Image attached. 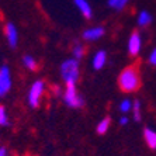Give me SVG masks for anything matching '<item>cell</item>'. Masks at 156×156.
Masks as SVG:
<instances>
[{
	"instance_id": "obj_1",
	"label": "cell",
	"mask_w": 156,
	"mask_h": 156,
	"mask_svg": "<svg viewBox=\"0 0 156 156\" xmlns=\"http://www.w3.org/2000/svg\"><path fill=\"white\" fill-rule=\"evenodd\" d=\"M118 86L124 93H134L141 87V72L139 65H129L118 76Z\"/></svg>"
},
{
	"instance_id": "obj_2",
	"label": "cell",
	"mask_w": 156,
	"mask_h": 156,
	"mask_svg": "<svg viewBox=\"0 0 156 156\" xmlns=\"http://www.w3.org/2000/svg\"><path fill=\"white\" fill-rule=\"evenodd\" d=\"M61 76L66 83H76L79 79V62H77V59H68L62 63Z\"/></svg>"
},
{
	"instance_id": "obj_3",
	"label": "cell",
	"mask_w": 156,
	"mask_h": 156,
	"mask_svg": "<svg viewBox=\"0 0 156 156\" xmlns=\"http://www.w3.org/2000/svg\"><path fill=\"white\" fill-rule=\"evenodd\" d=\"M63 101L69 105V107H72V108L83 107L84 101H83V98L77 94L76 83H66V89H65V93H63Z\"/></svg>"
},
{
	"instance_id": "obj_4",
	"label": "cell",
	"mask_w": 156,
	"mask_h": 156,
	"mask_svg": "<svg viewBox=\"0 0 156 156\" xmlns=\"http://www.w3.org/2000/svg\"><path fill=\"white\" fill-rule=\"evenodd\" d=\"M44 90H45V84H44L42 80H37V82H34V84L31 86L30 93H28V103L33 108L38 107L40 100H41V96L44 94Z\"/></svg>"
},
{
	"instance_id": "obj_5",
	"label": "cell",
	"mask_w": 156,
	"mask_h": 156,
	"mask_svg": "<svg viewBox=\"0 0 156 156\" xmlns=\"http://www.w3.org/2000/svg\"><path fill=\"white\" fill-rule=\"evenodd\" d=\"M141 47H142V38H141V34L138 31H134L131 34L129 40H128V52H129L131 56H138L139 51H141Z\"/></svg>"
},
{
	"instance_id": "obj_6",
	"label": "cell",
	"mask_w": 156,
	"mask_h": 156,
	"mask_svg": "<svg viewBox=\"0 0 156 156\" xmlns=\"http://www.w3.org/2000/svg\"><path fill=\"white\" fill-rule=\"evenodd\" d=\"M11 87V75L7 66L0 69V97L4 96Z\"/></svg>"
},
{
	"instance_id": "obj_7",
	"label": "cell",
	"mask_w": 156,
	"mask_h": 156,
	"mask_svg": "<svg viewBox=\"0 0 156 156\" xmlns=\"http://www.w3.org/2000/svg\"><path fill=\"white\" fill-rule=\"evenodd\" d=\"M4 33H6V38H7V41H9V45H10L11 48L17 47L18 34H17V30H16V27H14L13 23H7V24H6Z\"/></svg>"
},
{
	"instance_id": "obj_8",
	"label": "cell",
	"mask_w": 156,
	"mask_h": 156,
	"mask_svg": "<svg viewBox=\"0 0 156 156\" xmlns=\"http://www.w3.org/2000/svg\"><path fill=\"white\" fill-rule=\"evenodd\" d=\"M104 34V28L103 27H94V28H89L83 33V40L86 41H96L98 38H101Z\"/></svg>"
},
{
	"instance_id": "obj_9",
	"label": "cell",
	"mask_w": 156,
	"mask_h": 156,
	"mask_svg": "<svg viewBox=\"0 0 156 156\" xmlns=\"http://www.w3.org/2000/svg\"><path fill=\"white\" fill-rule=\"evenodd\" d=\"M75 4L77 6V9H79V11L83 14L84 18H87V20H90L91 18V7L90 4L87 3L86 0H75Z\"/></svg>"
},
{
	"instance_id": "obj_10",
	"label": "cell",
	"mask_w": 156,
	"mask_h": 156,
	"mask_svg": "<svg viewBox=\"0 0 156 156\" xmlns=\"http://www.w3.org/2000/svg\"><path fill=\"white\" fill-rule=\"evenodd\" d=\"M144 139L151 149H156V132L153 129L145 128L144 129Z\"/></svg>"
},
{
	"instance_id": "obj_11",
	"label": "cell",
	"mask_w": 156,
	"mask_h": 156,
	"mask_svg": "<svg viewBox=\"0 0 156 156\" xmlns=\"http://www.w3.org/2000/svg\"><path fill=\"white\" fill-rule=\"evenodd\" d=\"M105 61H107V54L104 51H98L93 58V68L96 70H100L105 65Z\"/></svg>"
},
{
	"instance_id": "obj_12",
	"label": "cell",
	"mask_w": 156,
	"mask_h": 156,
	"mask_svg": "<svg viewBox=\"0 0 156 156\" xmlns=\"http://www.w3.org/2000/svg\"><path fill=\"white\" fill-rule=\"evenodd\" d=\"M110 118L108 117H105V118H103L100 122H98V125H97V134L98 135H104L107 131H108V128H110Z\"/></svg>"
},
{
	"instance_id": "obj_13",
	"label": "cell",
	"mask_w": 156,
	"mask_h": 156,
	"mask_svg": "<svg viewBox=\"0 0 156 156\" xmlns=\"http://www.w3.org/2000/svg\"><path fill=\"white\" fill-rule=\"evenodd\" d=\"M151 21H152V17H151V14H149L148 11H141L138 16V24L141 27H145L148 26V24H151Z\"/></svg>"
},
{
	"instance_id": "obj_14",
	"label": "cell",
	"mask_w": 156,
	"mask_h": 156,
	"mask_svg": "<svg viewBox=\"0 0 156 156\" xmlns=\"http://www.w3.org/2000/svg\"><path fill=\"white\" fill-rule=\"evenodd\" d=\"M23 62H24L26 68H28L30 70H37L38 69V63H37V61L33 58V56H30V55H26L24 59H23Z\"/></svg>"
},
{
	"instance_id": "obj_15",
	"label": "cell",
	"mask_w": 156,
	"mask_h": 156,
	"mask_svg": "<svg viewBox=\"0 0 156 156\" xmlns=\"http://www.w3.org/2000/svg\"><path fill=\"white\" fill-rule=\"evenodd\" d=\"M127 2L128 0H108V6L115 10H122L127 6Z\"/></svg>"
},
{
	"instance_id": "obj_16",
	"label": "cell",
	"mask_w": 156,
	"mask_h": 156,
	"mask_svg": "<svg viewBox=\"0 0 156 156\" xmlns=\"http://www.w3.org/2000/svg\"><path fill=\"white\" fill-rule=\"evenodd\" d=\"M132 110H134V120L141 121V103H139V100H135Z\"/></svg>"
},
{
	"instance_id": "obj_17",
	"label": "cell",
	"mask_w": 156,
	"mask_h": 156,
	"mask_svg": "<svg viewBox=\"0 0 156 156\" xmlns=\"http://www.w3.org/2000/svg\"><path fill=\"white\" fill-rule=\"evenodd\" d=\"M72 54H73V56H75V59H80L84 55V48L82 47V45H79V44H76L72 49Z\"/></svg>"
},
{
	"instance_id": "obj_18",
	"label": "cell",
	"mask_w": 156,
	"mask_h": 156,
	"mask_svg": "<svg viewBox=\"0 0 156 156\" xmlns=\"http://www.w3.org/2000/svg\"><path fill=\"white\" fill-rule=\"evenodd\" d=\"M7 124H9V118H7L6 108L3 105H0V125H7Z\"/></svg>"
},
{
	"instance_id": "obj_19",
	"label": "cell",
	"mask_w": 156,
	"mask_h": 156,
	"mask_svg": "<svg viewBox=\"0 0 156 156\" xmlns=\"http://www.w3.org/2000/svg\"><path fill=\"white\" fill-rule=\"evenodd\" d=\"M131 108H132V104H131L129 100H124V101H121V104H120V111L121 113H128Z\"/></svg>"
},
{
	"instance_id": "obj_20",
	"label": "cell",
	"mask_w": 156,
	"mask_h": 156,
	"mask_svg": "<svg viewBox=\"0 0 156 156\" xmlns=\"http://www.w3.org/2000/svg\"><path fill=\"white\" fill-rule=\"evenodd\" d=\"M149 63L153 66H156V48L152 51V54L149 55Z\"/></svg>"
},
{
	"instance_id": "obj_21",
	"label": "cell",
	"mask_w": 156,
	"mask_h": 156,
	"mask_svg": "<svg viewBox=\"0 0 156 156\" xmlns=\"http://www.w3.org/2000/svg\"><path fill=\"white\" fill-rule=\"evenodd\" d=\"M0 156H7V149L4 146H0Z\"/></svg>"
},
{
	"instance_id": "obj_22",
	"label": "cell",
	"mask_w": 156,
	"mask_h": 156,
	"mask_svg": "<svg viewBox=\"0 0 156 156\" xmlns=\"http://www.w3.org/2000/svg\"><path fill=\"white\" fill-rule=\"evenodd\" d=\"M120 124H122V125H125V124H128V118L125 115L121 117V120H120Z\"/></svg>"
}]
</instances>
